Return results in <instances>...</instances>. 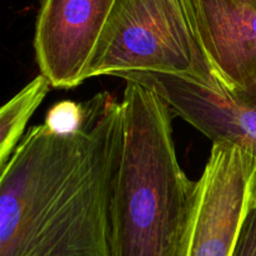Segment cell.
<instances>
[{
    "mask_svg": "<svg viewBox=\"0 0 256 256\" xmlns=\"http://www.w3.org/2000/svg\"><path fill=\"white\" fill-rule=\"evenodd\" d=\"M116 0H42L34 34L40 72L56 89H72L84 72Z\"/></svg>",
    "mask_w": 256,
    "mask_h": 256,
    "instance_id": "obj_5",
    "label": "cell"
},
{
    "mask_svg": "<svg viewBox=\"0 0 256 256\" xmlns=\"http://www.w3.org/2000/svg\"><path fill=\"white\" fill-rule=\"evenodd\" d=\"M128 72H165L222 90L198 29L194 0H116L84 82Z\"/></svg>",
    "mask_w": 256,
    "mask_h": 256,
    "instance_id": "obj_3",
    "label": "cell"
},
{
    "mask_svg": "<svg viewBox=\"0 0 256 256\" xmlns=\"http://www.w3.org/2000/svg\"><path fill=\"white\" fill-rule=\"evenodd\" d=\"M255 189V152L232 142H212L198 180L192 220L175 256H232Z\"/></svg>",
    "mask_w": 256,
    "mask_h": 256,
    "instance_id": "obj_4",
    "label": "cell"
},
{
    "mask_svg": "<svg viewBox=\"0 0 256 256\" xmlns=\"http://www.w3.org/2000/svg\"><path fill=\"white\" fill-rule=\"evenodd\" d=\"M198 29L228 92L256 82V0H194Z\"/></svg>",
    "mask_w": 256,
    "mask_h": 256,
    "instance_id": "obj_6",
    "label": "cell"
},
{
    "mask_svg": "<svg viewBox=\"0 0 256 256\" xmlns=\"http://www.w3.org/2000/svg\"><path fill=\"white\" fill-rule=\"evenodd\" d=\"M232 256H256V189L242 220Z\"/></svg>",
    "mask_w": 256,
    "mask_h": 256,
    "instance_id": "obj_9",
    "label": "cell"
},
{
    "mask_svg": "<svg viewBox=\"0 0 256 256\" xmlns=\"http://www.w3.org/2000/svg\"><path fill=\"white\" fill-rule=\"evenodd\" d=\"M125 82L112 255L175 256L192 220L198 182L178 160L169 104L152 88Z\"/></svg>",
    "mask_w": 256,
    "mask_h": 256,
    "instance_id": "obj_2",
    "label": "cell"
},
{
    "mask_svg": "<svg viewBox=\"0 0 256 256\" xmlns=\"http://www.w3.org/2000/svg\"><path fill=\"white\" fill-rule=\"evenodd\" d=\"M84 119V104L72 100L56 102L48 110L44 124L55 132H72L79 129Z\"/></svg>",
    "mask_w": 256,
    "mask_h": 256,
    "instance_id": "obj_8",
    "label": "cell"
},
{
    "mask_svg": "<svg viewBox=\"0 0 256 256\" xmlns=\"http://www.w3.org/2000/svg\"><path fill=\"white\" fill-rule=\"evenodd\" d=\"M52 82L40 72L0 110V169L6 165L24 136L30 118L49 92Z\"/></svg>",
    "mask_w": 256,
    "mask_h": 256,
    "instance_id": "obj_7",
    "label": "cell"
},
{
    "mask_svg": "<svg viewBox=\"0 0 256 256\" xmlns=\"http://www.w3.org/2000/svg\"><path fill=\"white\" fill-rule=\"evenodd\" d=\"M82 104L79 129L32 126L0 169V256H112L122 104L108 92Z\"/></svg>",
    "mask_w": 256,
    "mask_h": 256,
    "instance_id": "obj_1",
    "label": "cell"
},
{
    "mask_svg": "<svg viewBox=\"0 0 256 256\" xmlns=\"http://www.w3.org/2000/svg\"><path fill=\"white\" fill-rule=\"evenodd\" d=\"M229 92L240 104H242L246 108H250V109L256 110V82H252V84L248 85L244 89H239Z\"/></svg>",
    "mask_w": 256,
    "mask_h": 256,
    "instance_id": "obj_10",
    "label": "cell"
}]
</instances>
